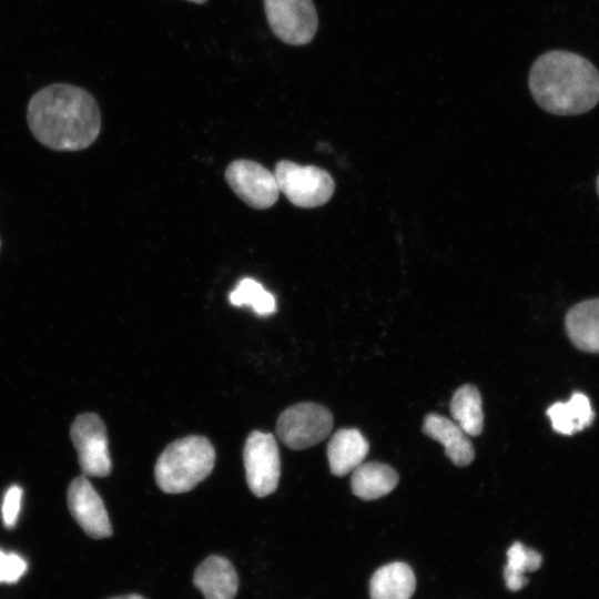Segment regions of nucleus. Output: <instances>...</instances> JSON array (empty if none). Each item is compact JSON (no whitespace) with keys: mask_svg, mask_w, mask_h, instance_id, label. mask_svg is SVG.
<instances>
[{"mask_svg":"<svg viewBox=\"0 0 599 599\" xmlns=\"http://www.w3.org/2000/svg\"><path fill=\"white\" fill-rule=\"evenodd\" d=\"M552 429L562 435H572L591 425L595 419L589 398L573 393L566 403H555L547 409Z\"/></svg>","mask_w":599,"mask_h":599,"instance_id":"nucleus-17","label":"nucleus"},{"mask_svg":"<svg viewBox=\"0 0 599 599\" xmlns=\"http://www.w3.org/2000/svg\"><path fill=\"white\" fill-rule=\"evenodd\" d=\"M230 303L234 306L248 305L260 316H268L276 311L275 297L261 283L250 277L240 281L231 292Z\"/></svg>","mask_w":599,"mask_h":599,"instance_id":"nucleus-20","label":"nucleus"},{"mask_svg":"<svg viewBox=\"0 0 599 599\" xmlns=\"http://www.w3.org/2000/svg\"><path fill=\"white\" fill-rule=\"evenodd\" d=\"M528 85L535 102L556 115L581 114L599 102V71L585 57L566 50L538 57Z\"/></svg>","mask_w":599,"mask_h":599,"instance_id":"nucleus-2","label":"nucleus"},{"mask_svg":"<svg viewBox=\"0 0 599 599\" xmlns=\"http://www.w3.org/2000/svg\"><path fill=\"white\" fill-rule=\"evenodd\" d=\"M397 471L383 463H362L353 470L351 486L363 500H374L389 494L398 484Z\"/></svg>","mask_w":599,"mask_h":599,"instance_id":"nucleus-16","label":"nucleus"},{"mask_svg":"<svg viewBox=\"0 0 599 599\" xmlns=\"http://www.w3.org/2000/svg\"><path fill=\"white\" fill-rule=\"evenodd\" d=\"M70 433L83 474L92 477L108 476L112 463L102 419L97 414H81L73 422Z\"/></svg>","mask_w":599,"mask_h":599,"instance_id":"nucleus-8","label":"nucleus"},{"mask_svg":"<svg viewBox=\"0 0 599 599\" xmlns=\"http://www.w3.org/2000/svg\"><path fill=\"white\" fill-rule=\"evenodd\" d=\"M22 499V489L12 486L4 495L2 502V518L6 527L12 528L16 525Z\"/></svg>","mask_w":599,"mask_h":599,"instance_id":"nucleus-22","label":"nucleus"},{"mask_svg":"<svg viewBox=\"0 0 599 599\" xmlns=\"http://www.w3.org/2000/svg\"><path fill=\"white\" fill-rule=\"evenodd\" d=\"M27 570V562L17 554L0 550V582H17Z\"/></svg>","mask_w":599,"mask_h":599,"instance_id":"nucleus-21","label":"nucleus"},{"mask_svg":"<svg viewBox=\"0 0 599 599\" xmlns=\"http://www.w3.org/2000/svg\"><path fill=\"white\" fill-rule=\"evenodd\" d=\"M225 180L248 206L265 210L275 204L280 190L274 173L251 160H235L225 170Z\"/></svg>","mask_w":599,"mask_h":599,"instance_id":"nucleus-9","label":"nucleus"},{"mask_svg":"<svg viewBox=\"0 0 599 599\" xmlns=\"http://www.w3.org/2000/svg\"><path fill=\"white\" fill-rule=\"evenodd\" d=\"M274 175L280 192L295 206L313 209L328 202L335 183L331 174L315 165H300L288 160L278 161Z\"/></svg>","mask_w":599,"mask_h":599,"instance_id":"nucleus-4","label":"nucleus"},{"mask_svg":"<svg viewBox=\"0 0 599 599\" xmlns=\"http://www.w3.org/2000/svg\"><path fill=\"white\" fill-rule=\"evenodd\" d=\"M197 4L205 3L207 0H187Z\"/></svg>","mask_w":599,"mask_h":599,"instance_id":"nucleus-24","label":"nucleus"},{"mask_svg":"<svg viewBox=\"0 0 599 599\" xmlns=\"http://www.w3.org/2000/svg\"><path fill=\"white\" fill-rule=\"evenodd\" d=\"M507 565L504 569L506 587L511 591L522 589L528 579L526 571L537 570L542 561V557L534 549L525 547L521 542H514L507 550Z\"/></svg>","mask_w":599,"mask_h":599,"instance_id":"nucleus-19","label":"nucleus"},{"mask_svg":"<svg viewBox=\"0 0 599 599\" xmlns=\"http://www.w3.org/2000/svg\"><path fill=\"white\" fill-rule=\"evenodd\" d=\"M215 451L203 436L177 439L163 450L154 467L155 481L167 494L191 490L212 471Z\"/></svg>","mask_w":599,"mask_h":599,"instance_id":"nucleus-3","label":"nucleus"},{"mask_svg":"<svg viewBox=\"0 0 599 599\" xmlns=\"http://www.w3.org/2000/svg\"><path fill=\"white\" fill-rule=\"evenodd\" d=\"M566 332L572 344L589 353H599V298L582 301L566 314Z\"/></svg>","mask_w":599,"mask_h":599,"instance_id":"nucleus-14","label":"nucleus"},{"mask_svg":"<svg viewBox=\"0 0 599 599\" xmlns=\"http://www.w3.org/2000/svg\"><path fill=\"white\" fill-rule=\"evenodd\" d=\"M333 427L331 412L315 403H300L285 409L276 423L280 439L291 449H305L325 439Z\"/></svg>","mask_w":599,"mask_h":599,"instance_id":"nucleus-5","label":"nucleus"},{"mask_svg":"<svg viewBox=\"0 0 599 599\" xmlns=\"http://www.w3.org/2000/svg\"><path fill=\"white\" fill-rule=\"evenodd\" d=\"M110 599H146L145 597L139 595V593H129L124 596L113 597Z\"/></svg>","mask_w":599,"mask_h":599,"instance_id":"nucleus-23","label":"nucleus"},{"mask_svg":"<svg viewBox=\"0 0 599 599\" xmlns=\"http://www.w3.org/2000/svg\"><path fill=\"white\" fill-rule=\"evenodd\" d=\"M596 189H597V193H598V196H599V175L597 177Z\"/></svg>","mask_w":599,"mask_h":599,"instance_id":"nucleus-25","label":"nucleus"},{"mask_svg":"<svg viewBox=\"0 0 599 599\" xmlns=\"http://www.w3.org/2000/svg\"><path fill=\"white\" fill-rule=\"evenodd\" d=\"M454 422L470 436H478L484 427L483 403L479 390L469 384L460 386L450 402Z\"/></svg>","mask_w":599,"mask_h":599,"instance_id":"nucleus-18","label":"nucleus"},{"mask_svg":"<svg viewBox=\"0 0 599 599\" xmlns=\"http://www.w3.org/2000/svg\"><path fill=\"white\" fill-rule=\"evenodd\" d=\"M267 22L272 32L292 45L309 43L318 27L313 0H264Z\"/></svg>","mask_w":599,"mask_h":599,"instance_id":"nucleus-6","label":"nucleus"},{"mask_svg":"<svg viewBox=\"0 0 599 599\" xmlns=\"http://www.w3.org/2000/svg\"><path fill=\"white\" fill-rule=\"evenodd\" d=\"M416 578L405 562L396 561L378 568L369 581L372 599H410Z\"/></svg>","mask_w":599,"mask_h":599,"instance_id":"nucleus-15","label":"nucleus"},{"mask_svg":"<svg viewBox=\"0 0 599 599\" xmlns=\"http://www.w3.org/2000/svg\"><path fill=\"white\" fill-rule=\"evenodd\" d=\"M369 449L363 434L354 428L337 430L327 445V458L332 474L344 476L365 459Z\"/></svg>","mask_w":599,"mask_h":599,"instance_id":"nucleus-13","label":"nucleus"},{"mask_svg":"<svg viewBox=\"0 0 599 599\" xmlns=\"http://www.w3.org/2000/svg\"><path fill=\"white\" fill-rule=\"evenodd\" d=\"M27 119L34 138L59 151L90 146L101 129V115L94 98L85 90L55 83L38 91L28 105Z\"/></svg>","mask_w":599,"mask_h":599,"instance_id":"nucleus-1","label":"nucleus"},{"mask_svg":"<svg viewBox=\"0 0 599 599\" xmlns=\"http://www.w3.org/2000/svg\"><path fill=\"white\" fill-rule=\"evenodd\" d=\"M193 583L205 599H234L238 576L229 559L211 555L195 569Z\"/></svg>","mask_w":599,"mask_h":599,"instance_id":"nucleus-11","label":"nucleus"},{"mask_svg":"<svg viewBox=\"0 0 599 599\" xmlns=\"http://www.w3.org/2000/svg\"><path fill=\"white\" fill-rule=\"evenodd\" d=\"M68 506L71 515L88 536L101 539L112 535V526L104 504L85 476L77 477L70 484Z\"/></svg>","mask_w":599,"mask_h":599,"instance_id":"nucleus-10","label":"nucleus"},{"mask_svg":"<svg viewBox=\"0 0 599 599\" xmlns=\"http://www.w3.org/2000/svg\"><path fill=\"white\" fill-rule=\"evenodd\" d=\"M423 432L443 445L447 457L455 465L463 467L474 460L473 444L455 422L438 414H428L424 418Z\"/></svg>","mask_w":599,"mask_h":599,"instance_id":"nucleus-12","label":"nucleus"},{"mask_svg":"<svg viewBox=\"0 0 599 599\" xmlns=\"http://www.w3.org/2000/svg\"><path fill=\"white\" fill-rule=\"evenodd\" d=\"M243 460L248 488L255 496L266 497L276 490L281 476V460L272 434L252 432L244 445Z\"/></svg>","mask_w":599,"mask_h":599,"instance_id":"nucleus-7","label":"nucleus"}]
</instances>
